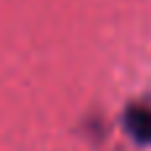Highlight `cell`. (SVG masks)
Wrapping results in <instances>:
<instances>
[{
	"mask_svg": "<svg viewBox=\"0 0 151 151\" xmlns=\"http://www.w3.org/2000/svg\"><path fill=\"white\" fill-rule=\"evenodd\" d=\"M122 125L127 130V135L141 143V146H151V104H133L125 109Z\"/></svg>",
	"mask_w": 151,
	"mask_h": 151,
	"instance_id": "1",
	"label": "cell"
}]
</instances>
